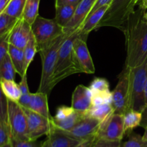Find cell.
<instances>
[{
  "mask_svg": "<svg viewBox=\"0 0 147 147\" xmlns=\"http://www.w3.org/2000/svg\"><path fill=\"white\" fill-rule=\"evenodd\" d=\"M144 13L140 9H135L122 30L126 39L125 66L129 68L139 66L147 57V23L143 18Z\"/></svg>",
  "mask_w": 147,
  "mask_h": 147,
  "instance_id": "1",
  "label": "cell"
},
{
  "mask_svg": "<svg viewBox=\"0 0 147 147\" xmlns=\"http://www.w3.org/2000/svg\"><path fill=\"white\" fill-rule=\"evenodd\" d=\"M74 31H66L51 42L38 47L42 60V75L38 91L49 96L53 89V76L60 46L67 37Z\"/></svg>",
  "mask_w": 147,
  "mask_h": 147,
  "instance_id": "2",
  "label": "cell"
},
{
  "mask_svg": "<svg viewBox=\"0 0 147 147\" xmlns=\"http://www.w3.org/2000/svg\"><path fill=\"white\" fill-rule=\"evenodd\" d=\"M80 35L79 30L70 34L63 42L57 53L53 76V86H56L65 78L76 73H83L73 51L74 40Z\"/></svg>",
  "mask_w": 147,
  "mask_h": 147,
  "instance_id": "3",
  "label": "cell"
},
{
  "mask_svg": "<svg viewBox=\"0 0 147 147\" xmlns=\"http://www.w3.org/2000/svg\"><path fill=\"white\" fill-rule=\"evenodd\" d=\"M136 0H113L96 29L112 27L122 31L129 16L135 11Z\"/></svg>",
  "mask_w": 147,
  "mask_h": 147,
  "instance_id": "4",
  "label": "cell"
},
{
  "mask_svg": "<svg viewBox=\"0 0 147 147\" xmlns=\"http://www.w3.org/2000/svg\"><path fill=\"white\" fill-rule=\"evenodd\" d=\"M147 77V57L137 67L130 68V109L142 112L146 106L144 86Z\"/></svg>",
  "mask_w": 147,
  "mask_h": 147,
  "instance_id": "5",
  "label": "cell"
},
{
  "mask_svg": "<svg viewBox=\"0 0 147 147\" xmlns=\"http://www.w3.org/2000/svg\"><path fill=\"white\" fill-rule=\"evenodd\" d=\"M31 27L38 47L51 42L65 32L64 27L60 26L55 18L47 19L40 15Z\"/></svg>",
  "mask_w": 147,
  "mask_h": 147,
  "instance_id": "6",
  "label": "cell"
},
{
  "mask_svg": "<svg viewBox=\"0 0 147 147\" xmlns=\"http://www.w3.org/2000/svg\"><path fill=\"white\" fill-rule=\"evenodd\" d=\"M113 113L123 115L130 110V68L124 66L119 76V82L111 92Z\"/></svg>",
  "mask_w": 147,
  "mask_h": 147,
  "instance_id": "7",
  "label": "cell"
},
{
  "mask_svg": "<svg viewBox=\"0 0 147 147\" xmlns=\"http://www.w3.org/2000/svg\"><path fill=\"white\" fill-rule=\"evenodd\" d=\"M8 119L11 139L28 140L27 117L23 108L17 102L8 100Z\"/></svg>",
  "mask_w": 147,
  "mask_h": 147,
  "instance_id": "8",
  "label": "cell"
},
{
  "mask_svg": "<svg viewBox=\"0 0 147 147\" xmlns=\"http://www.w3.org/2000/svg\"><path fill=\"white\" fill-rule=\"evenodd\" d=\"M125 136L123 115L113 113L104 121L100 123L98 131V139L121 142Z\"/></svg>",
  "mask_w": 147,
  "mask_h": 147,
  "instance_id": "9",
  "label": "cell"
},
{
  "mask_svg": "<svg viewBox=\"0 0 147 147\" xmlns=\"http://www.w3.org/2000/svg\"><path fill=\"white\" fill-rule=\"evenodd\" d=\"M84 117H86L84 112L75 110L72 106H61L57 108L55 115L52 116L51 122L57 129L69 131Z\"/></svg>",
  "mask_w": 147,
  "mask_h": 147,
  "instance_id": "10",
  "label": "cell"
},
{
  "mask_svg": "<svg viewBox=\"0 0 147 147\" xmlns=\"http://www.w3.org/2000/svg\"><path fill=\"white\" fill-rule=\"evenodd\" d=\"M22 108L27 117L29 139L35 141L44 135L47 136L53 126L51 120L30 109Z\"/></svg>",
  "mask_w": 147,
  "mask_h": 147,
  "instance_id": "11",
  "label": "cell"
},
{
  "mask_svg": "<svg viewBox=\"0 0 147 147\" xmlns=\"http://www.w3.org/2000/svg\"><path fill=\"white\" fill-rule=\"evenodd\" d=\"M100 122L91 117H84L69 131H63L68 136L83 142L88 138L97 135Z\"/></svg>",
  "mask_w": 147,
  "mask_h": 147,
  "instance_id": "12",
  "label": "cell"
},
{
  "mask_svg": "<svg viewBox=\"0 0 147 147\" xmlns=\"http://www.w3.org/2000/svg\"><path fill=\"white\" fill-rule=\"evenodd\" d=\"M86 38L87 37L80 34L74 40L73 46V51H74L78 63L83 71V73L93 74L96 70H95V66L91 55L88 48Z\"/></svg>",
  "mask_w": 147,
  "mask_h": 147,
  "instance_id": "13",
  "label": "cell"
},
{
  "mask_svg": "<svg viewBox=\"0 0 147 147\" xmlns=\"http://www.w3.org/2000/svg\"><path fill=\"white\" fill-rule=\"evenodd\" d=\"M32 34L31 24L24 19H19L10 32L9 42L11 45L24 49Z\"/></svg>",
  "mask_w": 147,
  "mask_h": 147,
  "instance_id": "14",
  "label": "cell"
},
{
  "mask_svg": "<svg viewBox=\"0 0 147 147\" xmlns=\"http://www.w3.org/2000/svg\"><path fill=\"white\" fill-rule=\"evenodd\" d=\"M97 0H82L77 5L73 18L65 27L66 31H76L79 30L90 14Z\"/></svg>",
  "mask_w": 147,
  "mask_h": 147,
  "instance_id": "15",
  "label": "cell"
},
{
  "mask_svg": "<svg viewBox=\"0 0 147 147\" xmlns=\"http://www.w3.org/2000/svg\"><path fill=\"white\" fill-rule=\"evenodd\" d=\"M92 92L89 87L78 85L72 95L71 106L76 111L86 112L92 106Z\"/></svg>",
  "mask_w": 147,
  "mask_h": 147,
  "instance_id": "16",
  "label": "cell"
},
{
  "mask_svg": "<svg viewBox=\"0 0 147 147\" xmlns=\"http://www.w3.org/2000/svg\"><path fill=\"white\" fill-rule=\"evenodd\" d=\"M47 140L49 147H76L81 142L53 126L47 134Z\"/></svg>",
  "mask_w": 147,
  "mask_h": 147,
  "instance_id": "17",
  "label": "cell"
},
{
  "mask_svg": "<svg viewBox=\"0 0 147 147\" xmlns=\"http://www.w3.org/2000/svg\"><path fill=\"white\" fill-rule=\"evenodd\" d=\"M109 4L103 5L102 7L98 8L96 11L92 12L86 17V20L83 24L81 25L80 28L79 29V32L82 36L88 37L89 33L93 30H96L98 24L102 20L104 14H106V11L109 9Z\"/></svg>",
  "mask_w": 147,
  "mask_h": 147,
  "instance_id": "18",
  "label": "cell"
},
{
  "mask_svg": "<svg viewBox=\"0 0 147 147\" xmlns=\"http://www.w3.org/2000/svg\"><path fill=\"white\" fill-rule=\"evenodd\" d=\"M47 97L48 95L42 92L37 91L35 93H32L31 101L28 109L51 120L52 116L49 112Z\"/></svg>",
  "mask_w": 147,
  "mask_h": 147,
  "instance_id": "19",
  "label": "cell"
},
{
  "mask_svg": "<svg viewBox=\"0 0 147 147\" xmlns=\"http://www.w3.org/2000/svg\"><path fill=\"white\" fill-rule=\"evenodd\" d=\"M8 54L12 62L16 73L21 78L24 75L27 74V71L25 70V65H24L25 62H24V50L9 44Z\"/></svg>",
  "mask_w": 147,
  "mask_h": 147,
  "instance_id": "20",
  "label": "cell"
},
{
  "mask_svg": "<svg viewBox=\"0 0 147 147\" xmlns=\"http://www.w3.org/2000/svg\"><path fill=\"white\" fill-rule=\"evenodd\" d=\"M76 4H65L55 6V19L60 26L65 27L69 22L72 20L76 11Z\"/></svg>",
  "mask_w": 147,
  "mask_h": 147,
  "instance_id": "21",
  "label": "cell"
},
{
  "mask_svg": "<svg viewBox=\"0 0 147 147\" xmlns=\"http://www.w3.org/2000/svg\"><path fill=\"white\" fill-rule=\"evenodd\" d=\"M85 116L98 120L100 123L104 121L107 118L113 113V109L111 103L92 106L89 110L84 112Z\"/></svg>",
  "mask_w": 147,
  "mask_h": 147,
  "instance_id": "22",
  "label": "cell"
},
{
  "mask_svg": "<svg viewBox=\"0 0 147 147\" xmlns=\"http://www.w3.org/2000/svg\"><path fill=\"white\" fill-rule=\"evenodd\" d=\"M1 89L8 100L14 102H18L22 96V92L19 86L14 80H1Z\"/></svg>",
  "mask_w": 147,
  "mask_h": 147,
  "instance_id": "23",
  "label": "cell"
},
{
  "mask_svg": "<svg viewBox=\"0 0 147 147\" xmlns=\"http://www.w3.org/2000/svg\"><path fill=\"white\" fill-rule=\"evenodd\" d=\"M125 135L132 132L134 129L140 126L142 121V112L130 109L123 115Z\"/></svg>",
  "mask_w": 147,
  "mask_h": 147,
  "instance_id": "24",
  "label": "cell"
},
{
  "mask_svg": "<svg viewBox=\"0 0 147 147\" xmlns=\"http://www.w3.org/2000/svg\"><path fill=\"white\" fill-rule=\"evenodd\" d=\"M40 0H27L22 14V18L30 24H32L39 15Z\"/></svg>",
  "mask_w": 147,
  "mask_h": 147,
  "instance_id": "25",
  "label": "cell"
},
{
  "mask_svg": "<svg viewBox=\"0 0 147 147\" xmlns=\"http://www.w3.org/2000/svg\"><path fill=\"white\" fill-rule=\"evenodd\" d=\"M16 70L12 64L9 54L7 55L0 64V80H14L15 78Z\"/></svg>",
  "mask_w": 147,
  "mask_h": 147,
  "instance_id": "26",
  "label": "cell"
},
{
  "mask_svg": "<svg viewBox=\"0 0 147 147\" xmlns=\"http://www.w3.org/2000/svg\"><path fill=\"white\" fill-rule=\"evenodd\" d=\"M23 50H24V62H25V63H24V65H25V70L27 72L28 67H30V64L32 62L36 53L38 52V45H37L35 38L33 35V33L27 44L26 45L25 47L23 49Z\"/></svg>",
  "mask_w": 147,
  "mask_h": 147,
  "instance_id": "27",
  "label": "cell"
},
{
  "mask_svg": "<svg viewBox=\"0 0 147 147\" xmlns=\"http://www.w3.org/2000/svg\"><path fill=\"white\" fill-rule=\"evenodd\" d=\"M26 1L27 0H10L4 11L14 18H22Z\"/></svg>",
  "mask_w": 147,
  "mask_h": 147,
  "instance_id": "28",
  "label": "cell"
},
{
  "mask_svg": "<svg viewBox=\"0 0 147 147\" xmlns=\"http://www.w3.org/2000/svg\"><path fill=\"white\" fill-rule=\"evenodd\" d=\"M19 19L11 17L4 11L0 14V37L11 30Z\"/></svg>",
  "mask_w": 147,
  "mask_h": 147,
  "instance_id": "29",
  "label": "cell"
},
{
  "mask_svg": "<svg viewBox=\"0 0 147 147\" xmlns=\"http://www.w3.org/2000/svg\"><path fill=\"white\" fill-rule=\"evenodd\" d=\"M127 140L121 142L119 147H147V141L141 135L132 131L127 134Z\"/></svg>",
  "mask_w": 147,
  "mask_h": 147,
  "instance_id": "30",
  "label": "cell"
},
{
  "mask_svg": "<svg viewBox=\"0 0 147 147\" xmlns=\"http://www.w3.org/2000/svg\"><path fill=\"white\" fill-rule=\"evenodd\" d=\"M0 121L10 132L8 119V99L3 93L1 83H0Z\"/></svg>",
  "mask_w": 147,
  "mask_h": 147,
  "instance_id": "31",
  "label": "cell"
},
{
  "mask_svg": "<svg viewBox=\"0 0 147 147\" xmlns=\"http://www.w3.org/2000/svg\"><path fill=\"white\" fill-rule=\"evenodd\" d=\"M92 93H100V92L110 91L109 83L106 79L103 78H96L90 83L89 86Z\"/></svg>",
  "mask_w": 147,
  "mask_h": 147,
  "instance_id": "32",
  "label": "cell"
},
{
  "mask_svg": "<svg viewBox=\"0 0 147 147\" xmlns=\"http://www.w3.org/2000/svg\"><path fill=\"white\" fill-rule=\"evenodd\" d=\"M112 101V93L111 91L92 93V106H99L105 103H111Z\"/></svg>",
  "mask_w": 147,
  "mask_h": 147,
  "instance_id": "33",
  "label": "cell"
},
{
  "mask_svg": "<svg viewBox=\"0 0 147 147\" xmlns=\"http://www.w3.org/2000/svg\"><path fill=\"white\" fill-rule=\"evenodd\" d=\"M10 32L0 37V64L8 54L9 47V37Z\"/></svg>",
  "mask_w": 147,
  "mask_h": 147,
  "instance_id": "34",
  "label": "cell"
},
{
  "mask_svg": "<svg viewBox=\"0 0 147 147\" xmlns=\"http://www.w3.org/2000/svg\"><path fill=\"white\" fill-rule=\"evenodd\" d=\"M12 147H41L42 144L37 140H18L11 139Z\"/></svg>",
  "mask_w": 147,
  "mask_h": 147,
  "instance_id": "35",
  "label": "cell"
},
{
  "mask_svg": "<svg viewBox=\"0 0 147 147\" xmlns=\"http://www.w3.org/2000/svg\"><path fill=\"white\" fill-rule=\"evenodd\" d=\"M11 141L10 132L0 121V147Z\"/></svg>",
  "mask_w": 147,
  "mask_h": 147,
  "instance_id": "36",
  "label": "cell"
},
{
  "mask_svg": "<svg viewBox=\"0 0 147 147\" xmlns=\"http://www.w3.org/2000/svg\"><path fill=\"white\" fill-rule=\"evenodd\" d=\"M121 142L109 141L98 138L93 147H119Z\"/></svg>",
  "mask_w": 147,
  "mask_h": 147,
  "instance_id": "37",
  "label": "cell"
},
{
  "mask_svg": "<svg viewBox=\"0 0 147 147\" xmlns=\"http://www.w3.org/2000/svg\"><path fill=\"white\" fill-rule=\"evenodd\" d=\"M31 98H32V93L22 94L21 97H20V100H19V101L17 102V103H18L22 107L28 109L29 106H30V101H31Z\"/></svg>",
  "mask_w": 147,
  "mask_h": 147,
  "instance_id": "38",
  "label": "cell"
},
{
  "mask_svg": "<svg viewBox=\"0 0 147 147\" xmlns=\"http://www.w3.org/2000/svg\"><path fill=\"white\" fill-rule=\"evenodd\" d=\"M19 86L21 90L22 94H25V93H30V89H29L28 83H27V74L24 75L22 77L21 81L19 83Z\"/></svg>",
  "mask_w": 147,
  "mask_h": 147,
  "instance_id": "39",
  "label": "cell"
},
{
  "mask_svg": "<svg viewBox=\"0 0 147 147\" xmlns=\"http://www.w3.org/2000/svg\"><path fill=\"white\" fill-rule=\"evenodd\" d=\"M97 139H98L97 135H95V136H92V137L88 138V139L81 142L76 147H93V145H94L95 142H96V140H97Z\"/></svg>",
  "mask_w": 147,
  "mask_h": 147,
  "instance_id": "40",
  "label": "cell"
},
{
  "mask_svg": "<svg viewBox=\"0 0 147 147\" xmlns=\"http://www.w3.org/2000/svg\"><path fill=\"white\" fill-rule=\"evenodd\" d=\"M112 1H113V0H97L96 2V4H95L94 6H93L92 10L90 11V14H91L92 12H93L94 11H96L98 8L102 7V6L106 5V4H109V5H110V4L112 2Z\"/></svg>",
  "mask_w": 147,
  "mask_h": 147,
  "instance_id": "41",
  "label": "cell"
},
{
  "mask_svg": "<svg viewBox=\"0 0 147 147\" xmlns=\"http://www.w3.org/2000/svg\"><path fill=\"white\" fill-rule=\"evenodd\" d=\"M82 0H55V6L65 5V4H78Z\"/></svg>",
  "mask_w": 147,
  "mask_h": 147,
  "instance_id": "42",
  "label": "cell"
},
{
  "mask_svg": "<svg viewBox=\"0 0 147 147\" xmlns=\"http://www.w3.org/2000/svg\"><path fill=\"white\" fill-rule=\"evenodd\" d=\"M142 121H141L140 126L141 127L144 128L147 126V104L145 106V107L144 108L143 111H142Z\"/></svg>",
  "mask_w": 147,
  "mask_h": 147,
  "instance_id": "43",
  "label": "cell"
},
{
  "mask_svg": "<svg viewBox=\"0 0 147 147\" xmlns=\"http://www.w3.org/2000/svg\"><path fill=\"white\" fill-rule=\"evenodd\" d=\"M136 5L139 9L145 11L147 10V0H136Z\"/></svg>",
  "mask_w": 147,
  "mask_h": 147,
  "instance_id": "44",
  "label": "cell"
},
{
  "mask_svg": "<svg viewBox=\"0 0 147 147\" xmlns=\"http://www.w3.org/2000/svg\"><path fill=\"white\" fill-rule=\"evenodd\" d=\"M10 0H0V14L4 11Z\"/></svg>",
  "mask_w": 147,
  "mask_h": 147,
  "instance_id": "45",
  "label": "cell"
},
{
  "mask_svg": "<svg viewBox=\"0 0 147 147\" xmlns=\"http://www.w3.org/2000/svg\"><path fill=\"white\" fill-rule=\"evenodd\" d=\"M144 100L146 105L147 104V77L146 80V83H145V86H144Z\"/></svg>",
  "mask_w": 147,
  "mask_h": 147,
  "instance_id": "46",
  "label": "cell"
},
{
  "mask_svg": "<svg viewBox=\"0 0 147 147\" xmlns=\"http://www.w3.org/2000/svg\"><path fill=\"white\" fill-rule=\"evenodd\" d=\"M145 131H144V135L142 136V137H143V139H144V140L147 141V126L146 127L144 128Z\"/></svg>",
  "mask_w": 147,
  "mask_h": 147,
  "instance_id": "47",
  "label": "cell"
},
{
  "mask_svg": "<svg viewBox=\"0 0 147 147\" xmlns=\"http://www.w3.org/2000/svg\"><path fill=\"white\" fill-rule=\"evenodd\" d=\"M41 147H49V144H48V142H47V140H45L44 142H42Z\"/></svg>",
  "mask_w": 147,
  "mask_h": 147,
  "instance_id": "48",
  "label": "cell"
},
{
  "mask_svg": "<svg viewBox=\"0 0 147 147\" xmlns=\"http://www.w3.org/2000/svg\"><path fill=\"white\" fill-rule=\"evenodd\" d=\"M1 147H12V144H11V141H10L9 142H8L7 144H6L3 145V146H1Z\"/></svg>",
  "mask_w": 147,
  "mask_h": 147,
  "instance_id": "49",
  "label": "cell"
},
{
  "mask_svg": "<svg viewBox=\"0 0 147 147\" xmlns=\"http://www.w3.org/2000/svg\"><path fill=\"white\" fill-rule=\"evenodd\" d=\"M143 18H144V21L147 23V10L146 11H145L144 13Z\"/></svg>",
  "mask_w": 147,
  "mask_h": 147,
  "instance_id": "50",
  "label": "cell"
}]
</instances>
